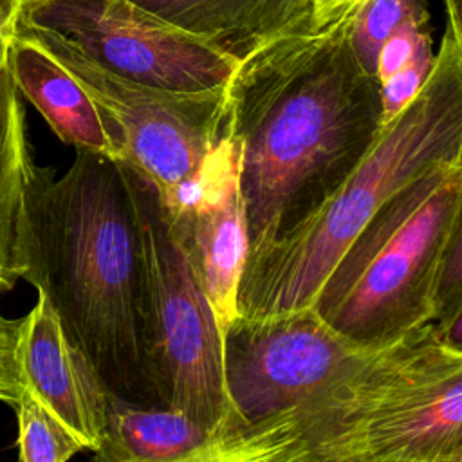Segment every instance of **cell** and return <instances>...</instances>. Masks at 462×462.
<instances>
[{
  "instance_id": "obj_16",
  "label": "cell",
  "mask_w": 462,
  "mask_h": 462,
  "mask_svg": "<svg viewBox=\"0 0 462 462\" xmlns=\"http://www.w3.org/2000/svg\"><path fill=\"white\" fill-rule=\"evenodd\" d=\"M20 462H67L83 448L81 440L27 388L14 404Z\"/></svg>"
},
{
  "instance_id": "obj_8",
  "label": "cell",
  "mask_w": 462,
  "mask_h": 462,
  "mask_svg": "<svg viewBox=\"0 0 462 462\" xmlns=\"http://www.w3.org/2000/svg\"><path fill=\"white\" fill-rule=\"evenodd\" d=\"M20 36L42 45L87 90L106 121L117 161L155 189L161 206L170 204L218 143L226 87L202 92L155 88L119 78L56 40Z\"/></svg>"
},
{
  "instance_id": "obj_17",
  "label": "cell",
  "mask_w": 462,
  "mask_h": 462,
  "mask_svg": "<svg viewBox=\"0 0 462 462\" xmlns=\"http://www.w3.org/2000/svg\"><path fill=\"white\" fill-rule=\"evenodd\" d=\"M428 0H368L354 14L350 45L359 65L377 79L375 65L381 45L402 22L426 14Z\"/></svg>"
},
{
  "instance_id": "obj_20",
  "label": "cell",
  "mask_w": 462,
  "mask_h": 462,
  "mask_svg": "<svg viewBox=\"0 0 462 462\" xmlns=\"http://www.w3.org/2000/svg\"><path fill=\"white\" fill-rule=\"evenodd\" d=\"M22 4V0H0V70L7 65V52L16 34Z\"/></svg>"
},
{
  "instance_id": "obj_1",
  "label": "cell",
  "mask_w": 462,
  "mask_h": 462,
  "mask_svg": "<svg viewBox=\"0 0 462 462\" xmlns=\"http://www.w3.org/2000/svg\"><path fill=\"white\" fill-rule=\"evenodd\" d=\"M354 14L258 45L226 85L249 253L316 209L383 130L379 81L350 45Z\"/></svg>"
},
{
  "instance_id": "obj_10",
  "label": "cell",
  "mask_w": 462,
  "mask_h": 462,
  "mask_svg": "<svg viewBox=\"0 0 462 462\" xmlns=\"http://www.w3.org/2000/svg\"><path fill=\"white\" fill-rule=\"evenodd\" d=\"M161 208L213 309L222 341L236 318L238 287L249 256L238 150L224 130L199 171Z\"/></svg>"
},
{
  "instance_id": "obj_22",
  "label": "cell",
  "mask_w": 462,
  "mask_h": 462,
  "mask_svg": "<svg viewBox=\"0 0 462 462\" xmlns=\"http://www.w3.org/2000/svg\"><path fill=\"white\" fill-rule=\"evenodd\" d=\"M392 462H408V460H392Z\"/></svg>"
},
{
  "instance_id": "obj_14",
  "label": "cell",
  "mask_w": 462,
  "mask_h": 462,
  "mask_svg": "<svg viewBox=\"0 0 462 462\" xmlns=\"http://www.w3.org/2000/svg\"><path fill=\"white\" fill-rule=\"evenodd\" d=\"M209 431L191 417L106 397L103 439L92 462H206Z\"/></svg>"
},
{
  "instance_id": "obj_15",
  "label": "cell",
  "mask_w": 462,
  "mask_h": 462,
  "mask_svg": "<svg viewBox=\"0 0 462 462\" xmlns=\"http://www.w3.org/2000/svg\"><path fill=\"white\" fill-rule=\"evenodd\" d=\"M29 161L23 105L5 65L0 70V280L11 289L18 280L16 242Z\"/></svg>"
},
{
  "instance_id": "obj_3",
  "label": "cell",
  "mask_w": 462,
  "mask_h": 462,
  "mask_svg": "<svg viewBox=\"0 0 462 462\" xmlns=\"http://www.w3.org/2000/svg\"><path fill=\"white\" fill-rule=\"evenodd\" d=\"M462 462V350L431 325L273 417L211 435L206 462Z\"/></svg>"
},
{
  "instance_id": "obj_2",
  "label": "cell",
  "mask_w": 462,
  "mask_h": 462,
  "mask_svg": "<svg viewBox=\"0 0 462 462\" xmlns=\"http://www.w3.org/2000/svg\"><path fill=\"white\" fill-rule=\"evenodd\" d=\"M16 276L47 298L108 395L159 406L148 375L143 260L126 164L76 148L69 170L56 177L29 161Z\"/></svg>"
},
{
  "instance_id": "obj_9",
  "label": "cell",
  "mask_w": 462,
  "mask_h": 462,
  "mask_svg": "<svg viewBox=\"0 0 462 462\" xmlns=\"http://www.w3.org/2000/svg\"><path fill=\"white\" fill-rule=\"evenodd\" d=\"M383 350L345 337L312 307L262 319L235 318L222 339L229 420L220 431L282 413Z\"/></svg>"
},
{
  "instance_id": "obj_5",
  "label": "cell",
  "mask_w": 462,
  "mask_h": 462,
  "mask_svg": "<svg viewBox=\"0 0 462 462\" xmlns=\"http://www.w3.org/2000/svg\"><path fill=\"white\" fill-rule=\"evenodd\" d=\"M462 231V157L419 175L366 224L310 305L334 330L388 348L435 318L448 245Z\"/></svg>"
},
{
  "instance_id": "obj_7",
  "label": "cell",
  "mask_w": 462,
  "mask_h": 462,
  "mask_svg": "<svg viewBox=\"0 0 462 462\" xmlns=\"http://www.w3.org/2000/svg\"><path fill=\"white\" fill-rule=\"evenodd\" d=\"M16 32L56 40L119 78L175 92L226 87L240 61L132 0L25 2Z\"/></svg>"
},
{
  "instance_id": "obj_18",
  "label": "cell",
  "mask_w": 462,
  "mask_h": 462,
  "mask_svg": "<svg viewBox=\"0 0 462 462\" xmlns=\"http://www.w3.org/2000/svg\"><path fill=\"white\" fill-rule=\"evenodd\" d=\"M435 63V49L433 40L424 42L411 60L402 65L397 72H393L388 79L379 83L381 88V125H388L393 121L419 94L422 85L426 83Z\"/></svg>"
},
{
  "instance_id": "obj_19",
  "label": "cell",
  "mask_w": 462,
  "mask_h": 462,
  "mask_svg": "<svg viewBox=\"0 0 462 462\" xmlns=\"http://www.w3.org/2000/svg\"><path fill=\"white\" fill-rule=\"evenodd\" d=\"M7 291H11V287L0 280V294ZM22 323L23 318L11 319L0 314V402H5L13 408L23 388L18 365Z\"/></svg>"
},
{
  "instance_id": "obj_13",
  "label": "cell",
  "mask_w": 462,
  "mask_h": 462,
  "mask_svg": "<svg viewBox=\"0 0 462 462\" xmlns=\"http://www.w3.org/2000/svg\"><path fill=\"white\" fill-rule=\"evenodd\" d=\"M238 60L312 23V0H132Z\"/></svg>"
},
{
  "instance_id": "obj_21",
  "label": "cell",
  "mask_w": 462,
  "mask_h": 462,
  "mask_svg": "<svg viewBox=\"0 0 462 462\" xmlns=\"http://www.w3.org/2000/svg\"><path fill=\"white\" fill-rule=\"evenodd\" d=\"M368 0H312V23L327 25L356 13Z\"/></svg>"
},
{
  "instance_id": "obj_23",
  "label": "cell",
  "mask_w": 462,
  "mask_h": 462,
  "mask_svg": "<svg viewBox=\"0 0 462 462\" xmlns=\"http://www.w3.org/2000/svg\"><path fill=\"white\" fill-rule=\"evenodd\" d=\"M22 2H23V4H25V2H34V0H22Z\"/></svg>"
},
{
  "instance_id": "obj_11",
  "label": "cell",
  "mask_w": 462,
  "mask_h": 462,
  "mask_svg": "<svg viewBox=\"0 0 462 462\" xmlns=\"http://www.w3.org/2000/svg\"><path fill=\"white\" fill-rule=\"evenodd\" d=\"M18 365L23 388L52 411L85 449L96 451L105 433L108 393L67 339L42 292L31 312L23 316Z\"/></svg>"
},
{
  "instance_id": "obj_12",
  "label": "cell",
  "mask_w": 462,
  "mask_h": 462,
  "mask_svg": "<svg viewBox=\"0 0 462 462\" xmlns=\"http://www.w3.org/2000/svg\"><path fill=\"white\" fill-rule=\"evenodd\" d=\"M7 70L18 94L36 106L65 144L119 159L97 105L42 45L14 34L7 52Z\"/></svg>"
},
{
  "instance_id": "obj_6",
  "label": "cell",
  "mask_w": 462,
  "mask_h": 462,
  "mask_svg": "<svg viewBox=\"0 0 462 462\" xmlns=\"http://www.w3.org/2000/svg\"><path fill=\"white\" fill-rule=\"evenodd\" d=\"M128 170L143 260L150 383L159 406L217 435L229 420L217 319L155 189Z\"/></svg>"
},
{
  "instance_id": "obj_4",
  "label": "cell",
  "mask_w": 462,
  "mask_h": 462,
  "mask_svg": "<svg viewBox=\"0 0 462 462\" xmlns=\"http://www.w3.org/2000/svg\"><path fill=\"white\" fill-rule=\"evenodd\" d=\"M448 22L433 69L411 103L388 125L343 179L305 218L244 265L236 318L262 319L314 303L336 262L384 202L435 164L462 157V23Z\"/></svg>"
}]
</instances>
